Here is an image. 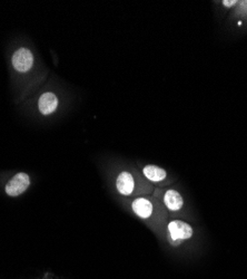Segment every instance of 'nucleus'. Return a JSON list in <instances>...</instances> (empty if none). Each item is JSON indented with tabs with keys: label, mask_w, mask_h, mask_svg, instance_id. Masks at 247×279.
Returning <instances> with one entry per match:
<instances>
[{
	"label": "nucleus",
	"mask_w": 247,
	"mask_h": 279,
	"mask_svg": "<svg viewBox=\"0 0 247 279\" xmlns=\"http://www.w3.org/2000/svg\"><path fill=\"white\" fill-rule=\"evenodd\" d=\"M168 230L173 240H187L193 236V228L188 223L181 220H174L169 222Z\"/></svg>",
	"instance_id": "nucleus-3"
},
{
	"label": "nucleus",
	"mask_w": 247,
	"mask_h": 279,
	"mask_svg": "<svg viewBox=\"0 0 247 279\" xmlns=\"http://www.w3.org/2000/svg\"><path fill=\"white\" fill-rule=\"evenodd\" d=\"M39 111L44 114V115H48V114H52L53 112L56 111V108L58 106V99L57 96L54 93H44L40 96L39 98Z\"/></svg>",
	"instance_id": "nucleus-4"
},
{
	"label": "nucleus",
	"mask_w": 247,
	"mask_h": 279,
	"mask_svg": "<svg viewBox=\"0 0 247 279\" xmlns=\"http://www.w3.org/2000/svg\"><path fill=\"white\" fill-rule=\"evenodd\" d=\"M223 3H224V6H226V7H233L236 3V1L235 0H233V1H227V0H225V1H223Z\"/></svg>",
	"instance_id": "nucleus-9"
},
{
	"label": "nucleus",
	"mask_w": 247,
	"mask_h": 279,
	"mask_svg": "<svg viewBox=\"0 0 247 279\" xmlns=\"http://www.w3.org/2000/svg\"><path fill=\"white\" fill-rule=\"evenodd\" d=\"M131 208L134 210V212L137 216L146 219L149 218L153 213V204L149 200L145 198H138L134 200V202L131 203Z\"/></svg>",
	"instance_id": "nucleus-6"
},
{
	"label": "nucleus",
	"mask_w": 247,
	"mask_h": 279,
	"mask_svg": "<svg viewBox=\"0 0 247 279\" xmlns=\"http://www.w3.org/2000/svg\"><path fill=\"white\" fill-rule=\"evenodd\" d=\"M164 202L169 210L178 211V210L182 209L183 204H184V200H183L180 192H177L176 190H168L165 193Z\"/></svg>",
	"instance_id": "nucleus-7"
},
{
	"label": "nucleus",
	"mask_w": 247,
	"mask_h": 279,
	"mask_svg": "<svg viewBox=\"0 0 247 279\" xmlns=\"http://www.w3.org/2000/svg\"><path fill=\"white\" fill-rule=\"evenodd\" d=\"M34 64V56L28 48H20L13 54L12 66L20 73L28 72Z\"/></svg>",
	"instance_id": "nucleus-2"
},
{
	"label": "nucleus",
	"mask_w": 247,
	"mask_h": 279,
	"mask_svg": "<svg viewBox=\"0 0 247 279\" xmlns=\"http://www.w3.org/2000/svg\"><path fill=\"white\" fill-rule=\"evenodd\" d=\"M30 186L29 176L24 172L17 173L6 186V193L10 196H18L24 193Z\"/></svg>",
	"instance_id": "nucleus-1"
},
{
	"label": "nucleus",
	"mask_w": 247,
	"mask_h": 279,
	"mask_svg": "<svg viewBox=\"0 0 247 279\" xmlns=\"http://www.w3.org/2000/svg\"><path fill=\"white\" fill-rule=\"evenodd\" d=\"M144 176L147 178L148 180L153 182H159L163 181L165 178H166V171L164 169L156 167V166H147L144 168L143 170Z\"/></svg>",
	"instance_id": "nucleus-8"
},
{
	"label": "nucleus",
	"mask_w": 247,
	"mask_h": 279,
	"mask_svg": "<svg viewBox=\"0 0 247 279\" xmlns=\"http://www.w3.org/2000/svg\"><path fill=\"white\" fill-rule=\"evenodd\" d=\"M116 186L121 194L129 195L132 193V191H134V187H135L134 178H132L130 173L122 172L117 178Z\"/></svg>",
	"instance_id": "nucleus-5"
}]
</instances>
